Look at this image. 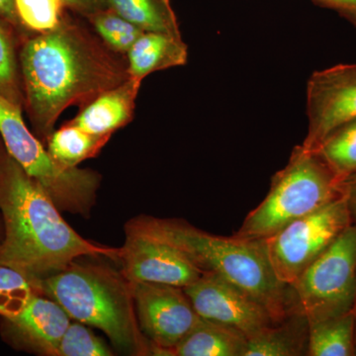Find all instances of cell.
I'll return each mask as SVG.
<instances>
[{
	"label": "cell",
	"instance_id": "cell-6",
	"mask_svg": "<svg viewBox=\"0 0 356 356\" xmlns=\"http://www.w3.org/2000/svg\"><path fill=\"white\" fill-rule=\"evenodd\" d=\"M0 135L7 153L51 196L60 211L88 217L102 177L83 168H65L26 126L22 109L0 96Z\"/></svg>",
	"mask_w": 356,
	"mask_h": 356
},
{
	"label": "cell",
	"instance_id": "cell-18",
	"mask_svg": "<svg viewBox=\"0 0 356 356\" xmlns=\"http://www.w3.org/2000/svg\"><path fill=\"white\" fill-rule=\"evenodd\" d=\"M308 355H356L353 312L318 322H309Z\"/></svg>",
	"mask_w": 356,
	"mask_h": 356
},
{
	"label": "cell",
	"instance_id": "cell-13",
	"mask_svg": "<svg viewBox=\"0 0 356 356\" xmlns=\"http://www.w3.org/2000/svg\"><path fill=\"white\" fill-rule=\"evenodd\" d=\"M14 332L33 350L57 356L58 346L70 324L63 307L43 294H36L13 317L6 318Z\"/></svg>",
	"mask_w": 356,
	"mask_h": 356
},
{
	"label": "cell",
	"instance_id": "cell-11",
	"mask_svg": "<svg viewBox=\"0 0 356 356\" xmlns=\"http://www.w3.org/2000/svg\"><path fill=\"white\" fill-rule=\"evenodd\" d=\"M308 133L303 144L316 151L336 129L356 119V64L332 65L312 74L307 86Z\"/></svg>",
	"mask_w": 356,
	"mask_h": 356
},
{
	"label": "cell",
	"instance_id": "cell-16",
	"mask_svg": "<svg viewBox=\"0 0 356 356\" xmlns=\"http://www.w3.org/2000/svg\"><path fill=\"white\" fill-rule=\"evenodd\" d=\"M309 321L298 308L248 339L245 356L308 355Z\"/></svg>",
	"mask_w": 356,
	"mask_h": 356
},
{
	"label": "cell",
	"instance_id": "cell-3",
	"mask_svg": "<svg viewBox=\"0 0 356 356\" xmlns=\"http://www.w3.org/2000/svg\"><path fill=\"white\" fill-rule=\"evenodd\" d=\"M40 293L57 302L70 318L97 327L122 350L152 355L142 337L132 288L123 274L107 267L72 262L38 280Z\"/></svg>",
	"mask_w": 356,
	"mask_h": 356
},
{
	"label": "cell",
	"instance_id": "cell-19",
	"mask_svg": "<svg viewBox=\"0 0 356 356\" xmlns=\"http://www.w3.org/2000/svg\"><path fill=\"white\" fill-rule=\"evenodd\" d=\"M111 136H96L65 123L47 140L51 158L65 168H77L86 159L95 158L109 142Z\"/></svg>",
	"mask_w": 356,
	"mask_h": 356
},
{
	"label": "cell",
	"instance_id": "cell-30",
	"mask_svg": "<svg viewBox=\"0 0 356 356\" xmlns=\"http://www.w3.org/2000/svg\"><path fill=\"white\" fill-rule=\"evenodd\" d=\"M0 18L13 26L14 29L23 30L15 8V0H0Z\"/></svg>",
	"mask_w": 356,
	"mask_h": 356
},
{
	"label": "cell",
	"instance_id": "cell-31",
	"mask_svg": "<svg viewBox=\"0 0 356 356\" xmlns=\"http://www.w3.org/2000/svg\"><path fill=\"white\" fill-rule=\"evenodd\" d=\"M353 314H355V350H356V298L355 302V306L353 308Z\"/></svg>",
	"mask_w": 356,
	"mask_h": 356
},
{
	"label": "cell",
	"instance_id": "cell-26",
	"mask_svg": "<svg viewBox=\"0 0 356 356\" xmlns=\"http://www.w3.org/2000/svg\"><path fill=\"white\" fill-rule=\"evenodd\" d=\"M111 350L83 323H70L65 331L57 356H109Z\"/></svg>",
	"mask_w": 356,
	"mask_h": 356
},
{
	"label": "cell",
	"instance_id": "cell-1",
	"mask_svg": "<svg viewBox=\"0 0 356 356\" xmlns=\"http://www.w3.org/2000/svg\"><path fill=\"white\" fill-rule=\"evenodd\" d=\"M20 64L25 104L46 142L65 110L81 108L130 77L127 57L109 49L72 13L53 31L28 39Z\"/></svg>",
	"mask_w": 356,
	"mask_h": 356
},
{
	"label": "cell",
	"instance_id": "cell-22",
	"mask_svg": "<svg viewBox=\"0 0 356 356\" xmlns=\"http://www.w3.org/2000/svg\"><path fill=\"white\" fill-rule=\"evenodd\" d=\"M93 31L112 51L126 56L145 31L106 8L86 18Z\"/></svg>",
	"mask_w": 356,
	"mask_h": 356
},
{
	"label": "cell",
	"instance_id": "cell-10",
	"mask_svg": "<svg viewBox=\"0 0 356 356\" xmlns=\"http://www.w3.org/2000/svg\"><path fill=\"white\" fill-rule=\"evenodd\" d=\"M140 331L152 343V355H170L203 318L184 288L153 282H130Z\"/></svg>",
	"mask_w": 356,
	"mask_h": 356
},
{
	"label": "cell",
	"instance_id": "cell-17",
	"mask_svg": "<svg viewBox=\"0 0 356 356\" xmlns=\"http://www.w3.org/2000/svg\"><path fill=\"white\" fill-rule=\"evenodd\" d=\"M247 346L238 330L203 318L168 356H245Z\"/></svg>",
	"mask_w": 356,
	"mask_h": 356
},
{
	"label": "cell",
	"instance_id": "cell-12",
	"mask_svg": "<svg viewBox=\"0 0 356 356\" xmlns=\"http://www.w3.org/2000/svg\"><path fill=\"white\" fill-rule=\"evenodd\" d=\"M184 289L201 318L238 330L247 339L276 322L259 300L217 274L205 273Z\"/></svg>",
	"mask_w": 356,
	"mask_h": 356
},
{
	"label": "cell",
	"instance_id": "cell-9",
	"mask_svg": "<svg viewBox=\"0 0 356 356\" xmlns=\"http://www.w3.org/2000/svg\"><path fill=\"white\" fill-rule=\"evenodd\" d=\"M120 248L122 274L129 282H153L184 288L203 275L194 262L159 233L153 218H135L125 227Z\"/></svg>",
	"mask_w": 356,
	"mask_h": 356
},
{
	"label": "cell",
	"instance_id": "cell-27",
	"mask_svg": "<svg viewBox=\"0 0 356 356\" xmlns=\"http://www.w3.org/2000/svg\"><path fill=\"white\" fill-rule=\"evenodd\" d=\"M62 1L70 11L84 19L98 11L108 8L105 0H62Z\"/></svg>",
	"mask_w": 356,
	"mask_h": 356
},
{
	"label": "cell",
	"instance_id": "cell-29",
	"mask_svg": "<svg viewBox=\"0 0 356 356\" xmlns=\"http://www.w3.org/2000/svg\"><path fill=\"white\" fill-rule=\"evenodd\" d=\"M318 1L336 9L356 27V0H318Z\"/></svg>",
	"mask_w": 356,
	"mask_h": 356
},
{
	"label": "cell",
	"instance_id": "cell-24",
	"mask_svg": "<svg viewBox=\"0 0 356 356\" xmlns=\"http://www.w3.org/2000/svg\"><path fill=\"white\" fill-rule=\"evenodd\" d=\"M36 294H41L38 281L13 267L0 264V315L13 317Z\"/></svg>",
	"mask_w": 356,
	"mask_h": 356
},
{
	"label": "cell",
	"instance_id": "cell-23",
	"mask_svg": "<svg viewBox=\"0 0 356 356\" xmlns=\"http://www.w3.org/2000/svg\"><path fill=\"white\" fill-rule=\"evenodd\" d=\"M15 8L23 30L35 35L53 31L72 13L62 0H15Z\"/></svg>",
	"mask_w": 356,
	"mask_h": 356
},
{
	"label": "cell",
	"instance_id": "cell-14",
	"mask_svg": "<svg viewBox=\"0 0 356 356\" xmlns=\"http://www.w3.org/2000/svg\"><path fill=\"white\" fill-rule=\"evenodd\" d=\"M142 83L129 77L123 83L105 91L81 107L79 113L67 123L92 135L112 136L133 120Z\"/></svg>",
	"mask_w": 356,
	"mask_h": 356
},
{
	"label": "cell",
	"instance_id": "cell-8",
	"mask_svg": "<svg viewBox=\"0 0 356 356\" xmlns=\"http://www.w3.org/2000/svg\"><path fill=\"white\" fill-rule=\"evenodd\" d=\"M351 224L343 195L264 238L269 261L278 280L290 286Z\"/></svg>",
	"mask_w": 356,
	"mask_h": 356
},
{
	"label": "cell",
	"instance_id": "cell-2",
	"mask_svg": "<svg viewBox=\"0 0 356 356\" xmlns=\"http://www.w3.org/2000/svg\"><path fill=\"white\" fill-rule=\"evenodd\" d=\"M0 209L6 229L0 264L32 280L57 273L79 257L119 261L120 248L91 243L77 234L43 187L9 154L0 159Z\"/></svg>",
	"mask_w": 356,
	"mask_h": 356
},
{
	"label": "cell",
	"instance_id": "cell-7",
	"mask_svg": "<svg viewBox=\"0 0 356 356\" xmlns=\"http://www.w3.org/2000/svg\"><path fill=\"white\" fill-rule=\"evenodd\" d=\"M309 322L353 311L356 298V225L351 224L290 285Z\"/></svg>",
	"mask_w": 356,
	"mask_h": 356
},
{
	"label": "cell",
	"instance_id": "cell-25",
	"mask_svg": "<svg viewBox=\"0 0 356 356\" xmlns=\"http://www.w3.org/2000/svg\"><path fill=\"white\" fill-rule=\"evenodd\" d=\"M13 28L0 18V96L22 109L25 99L21 90L17 57L11 34Z\"/></svg>",
	"mask_w": 356,
	"mask_h": 356
},
{
	"label": "cell",
	"instance_id": "cell-28",
	"mask_svg": "<svg viewBox=\"0 0 356 356\" xmlns=\"http://www.w3.org/2000/svg\"><path fill=\"white\" fill-rule=\"evenodd\" d=\"M343 195L348 204L351 222L356 225V175L343 179Z\"/></svg>",
	"mask_w": 356,
	"mask_h": 356
},
{
	"label": "cell",
	"instance_id": "cell-15",
	"mask_svg": "<svg viewBox=\"0 0 356 356\" xmlns=\"http://www.w3.org/2000/svg\"><path fill=\"white\" fill-rule=\"evenodd\" d=\"M126 57L129 76L143 81L154 72L186 64L188 51L181 36L144 32Z\"/></svg>",
	"mask_w": 356,
	"mask_h": 356
},
{
	"label": "cell",
	"instance_id": "cell-5",
	"mask_svg": "<svg viewBox=\"0 0 356 356\" xmlns=\"http://www.w3.org/2000/svg\"><path fill=\"white\" fill-rule=\"evenodd\" d=\"M343 179L316 151L295 147L287 165L276 173L266 197L245 218L236 236L264 240L290 222L343 196Z\"/></svg>",
	"mask_w": 356,
	"mask_h": 356
},
{
	"label": "cell",
	"instance_id": "cell-4",
	"mask_svg": "<svg viewBox=\"0 0 356 356\" xmlns=\"http://www.w3.org/2000/svg\"><path fill=\"white\" fill-rule=\"evenodd\" d=\"M152 218L159 233L201 270L217 274L250 293L276 322L295 308L291 290L274 273L264 240L212 235L182 220Z\"/></svg>",
	"mask_w": 356,
	"mask_h": 356
},
{
	"label": "cell",
	"instance_id": "cell-21",
	"mask_svg": "<svg viewBox=\"0 0 356 356\" xmlns=\"http://www.w3.org/2000/svg\"><path fill=\"white\" fill-rule=\"evenodd\" d=\"M339 177L356 175V119L330 134L316 149Z\"/></svg>",
	"mask_w": 356,
	"mask_h": 356
},
{
	"label": "cell",
	"instance_id": "cell-20",
	"mask_svg": "<svg viewBox=\"0 0 356 356\" xmlns=\"http://www.w3.org/2000/svg\"><path fill=\"white\" fill-rule=\"evenodd\" d=\"M107 7L145 32L181 36L170 0H105Z\"/></svg>",
	"mask_w": 356,
	"mask_h": 356
}]
</instances>
